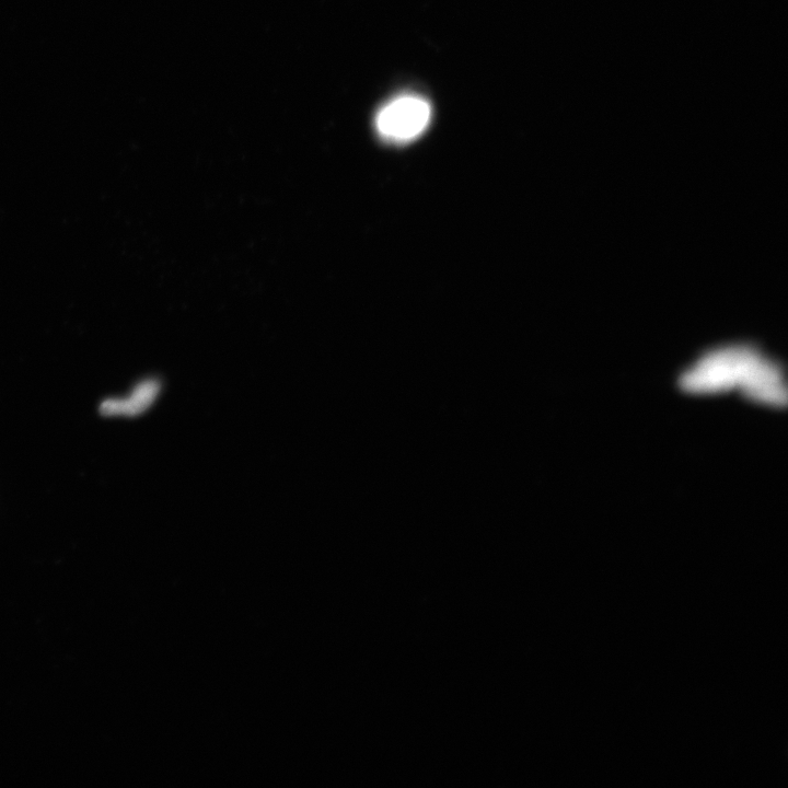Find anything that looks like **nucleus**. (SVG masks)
Segmentation results:
<instances>
[{"instance_id": "nucleus-1", "label": "nucleus", "mask_w": 788, "mask_h": 788, "mask_svg": "<svg viewBox=\"0 0 788 788\" xmlns=\"http://www.w3.org/2000/svg\"><path fill=\"white\" fill-rule=\"evenodd\" d=\"M772 361L747 346H730L704 355L679 379L680 387L695 394L739 390L747 398L766 377Z\"/></svg>"}, {"instance_id": "nucleus-2", "label": "nucleus", "mask_w": 788, "mask_h": 788, "mask_svg": "<svg viewBox=\"0 0 788 788\" xmlns=\"http://www.w3.org/2000/svg\"><path fill=\"white\" fill-rule=\"evenodd\" d=\"M432 118L431 104L413 95L401 96L382 107L376 118L378 134L392 143H407L420 137Z\"/></svg>"}, {"instance_id": "nucleus-3", "label": "nucleus", "mask_w": 788, "mask_h": 788, "mask_svg": "<svg viewBox=\"0 0 788 788\" xmlns=\"http://www.w3.org/2000/svg\"><path fill=\"white\" fill-rule=\"evenodd\" d=\"M161 382L157 378H147L133 388L129 397L109 398L99 408L100 414L107 417H135L145 413L158 399Z\"/></svg>"}]
</instances>
